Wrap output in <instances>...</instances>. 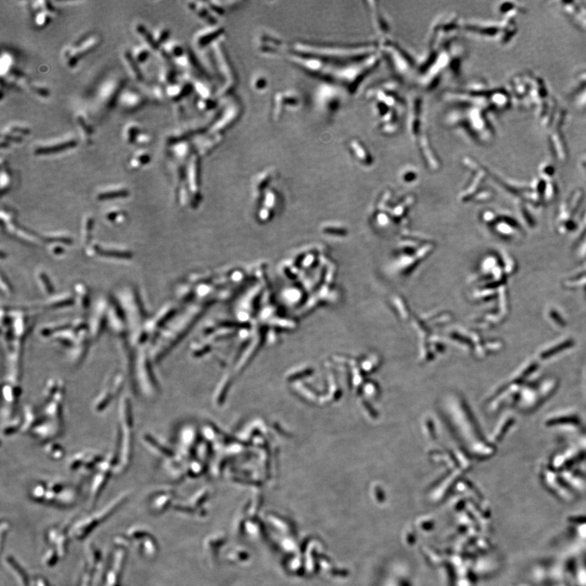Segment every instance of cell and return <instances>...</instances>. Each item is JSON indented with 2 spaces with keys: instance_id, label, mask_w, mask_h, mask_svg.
Returning a JSON list of instances; mask_svg holds the SVG:
<instances>
[{
  "instance_id": "obj_22",
  "label": "cell",
  "mask_w": 586,
  "mask_h": 586,
  "mask_svg": "<svg viewBox=\"0 0 586 586\" xmlns=\"http://www.w3.org/2000/svg\"><path fill=\"white\" fill-rule=\"evenodd\" d=\"M136 31L143 38L145 43H147V45L149 46L150 48H152V49L157 50V48H159L158 43H157V41L155 39L154 35L150 33L147 27H145L144 25H137L136 26Z\"/></svg>"
},
{
  "instance_id": "obj_26",
  "label": "cell",
  "mask_w": 586,
  "mask_h": 586,
  "mask_svg": "<svg viewBox=\"0 0 586 586\" xmlns=\"http://www.w3.org/2000/svg\"><path fill=\"white\" fill-rule=\"evenodd\" d=\"M77 121H78V123L79 124V126H81V128L84 130V132H85L87 136H91V135H92L93 132H94L92 126H91V124H90L89 122H88L87 119H86V117H85V116L84 115V114H78V116H77Z\"/></svg>"
},
{
  "instance_id": "obj_15",
  "label": "cell",
  "mask_w": 586,
  "mask_h": 586,
  "mask_svg": "<svg viewBox=\"0 0 586 586\" xmlns=\"http://www.w3.org/2000/svg\"><path fill=\"white\" fill-rule=\"evenodd\" d=\"M129 191L126 188H109L106 190L101 191L97 193L96 198L99 200H109V199H119L128 196Z\"/></svg>"
},
{
  "instance_id": "obj_20",
  "label": "cell",
  "mask_w": 586,
  "mask_h": 586,
  "mask_svg": "<svg viewBox=\"0 0 586 586\" xmlns=\"http://www.w3.org/2000/svg\"><path fill=\"white\" fill-rule=\"evenodd\" d=\"M94 219L92 216H86L84 219L83 228H82V239L84 245H90V239L92 237L93 230H94Z\"/></svg>"
},
{
  "instance_id": "obj_5",
  "label": "cell",
  "mask_w": 586,
  "mask_h": 586,
  "mask_svg": "<svg viewBox=\"0 0 586 586\" xmlns=\"http://www.w3.org/2000/svg\"><path fill=\"white\" fill-rule=\"evenodd\" d=\"M62 432V422L48 419L39 416L38 421L28 433L39 442L48 443L53 442Z\"/></svg>"
},
{
  "instance_id": "obj_19",
  "label": "cell",
  "mask_w": 586,
  "mask_h": 586,
  "mask_svg": "<svg viewBox=\"0 0 586 586\" xmlns=\"http://www.w3.org/2000/svg\"><path fill=\"white\" fill-rule=\"evenodd\" d=\"M141 126L137 123H130L124 130V138L129 144H136L139 135L142 132Z\"/></svg>"
},
{
  "instance_id": "obj_3",
  "label": "cell",
  "mask_w": 586,
  "mask_h": 586,
  "mask_svg": "<svg viewBox=\"0 0 586 586\" xmlns=\"http://www.w3.org/2000/svg\"><path fill=\"white\" fill-rule=\"evenodd\" d=\"M123 373L121 371L114 373L93 401V410L97 413L105 411L114 399L118 396L119 392L123 388Z\"/></svg>"
},
{
  "instance_id": "obj_6",
  "label": "cell",
  "mask_w": 586,
  "mask_h": 586,
  "mask_svg": "<svg viewBox=\"0 0 586 586\" xmlns=\"http://www.w3.org/2000/svg\"><path fill=\"white\" fill-rule=\"evenodd\" d=\"M109 307H110V302L108 303L107 301L105 299L100 300V302L96 305L95 309L93 311L92 316L90 317V323H88L90 338L93 340L97 339L100 336L105 326L107 325Z\"/></svg>"
},
{
  "instance_id": "obj_27",
  "label": "cell",
  "mask_w": 586,
  "mask_h": 586,
  "mask_svg": "<svg viewBox=\"0 0 586 586\" xmlns=\"http://www.w3.org/2000/svg\"><path fill=\"white\" fill-rule=\"evenodd\" d=\"M6 131L21 136H28L31 133L30 129L28 128L27 126H15V125L9 126L7 128V131Z\"/></svg>"
},
{
  "instance_id": "obj_28",
  "label": "cell",
  "mask_w": 586,
  "mask_h": 586,
  "mask_svg": "<svg viewBox=\"0 0 586 586\" xmlns=\"http://www.w3.org/2000/svg\"><path fill=\"white\" fill-rule=\"evenodd\" d=\"M10 173L7 169L2 167V172H1V188H2V192L6 190V188L8 189L10 186H11V177H10Z\"/></svg>"
},
{
  "instance_id": "obj_16",
  "label": "cell",
  "mask_w": 586,
  "mask_h": 586,
  "mask_svg": "<svg viewBox=\"0 0 586 586\" xmlns=\"http://www.w3.org/2000/svg\"><path fill=\"white\" fill-rule=\"evenodd\" d=\"M124 56H125L126 64H127L129 68L131 69V73L135 76L136 80L139 82H142L143 80V74H142V69L140 68V63L134 57L133 53L130 52V51H126L124 53Z\"/></svg>"
},
{
  "instance_id": "obj_24",
  "label": "cell",
  "mask_w": 586,
  "mask_h": 586,
  "mask_svg": "<svg viewBox=\"0 0 586 586\" xmlns=\"http://www.w3.org/2000/svg\"><path fill=\"white\" fill-rule=\"evenodd\" d=\"M126 212L123 210H120V209H116V210H110L106 214V219L108 221L112 223H124L126 220Z\"/></svg>"
},
{
  "instance_id": "obj_30",
  "label": "cell",
  "mask_w": 586,
  "mask_h": 586,
  "mask_svg": "<svg viewBox=\"0 0 586 586\" xmlns=\"http://www.w3.org/2000/svg\"><path fill=\"white\" fill-rule=\"evenodd\" d=\"M32 90L37 95L43 96V97H48V95H50V91L48 88L43 87L41 85H32Z\"/></svg>"
},
{
  "instance_id": "obj_11",
  "label": "cell",
  "mask_w": 586,
  "mask_h": 586,
  "mask_svg": "<svg viewBox=\"0 0 586 586\" xmlns=\"http://www.w3.org/2000/svg\"><path fill=\"white\" fill-rule=\"evenodd\" d=\"M77 141L75 140H68L62 142H57L56 144L43 145L38 146L34 149L35 155H49L64 152L67 149H70L76 147Z\"/></svg>"
},
{
  "instance_id": "obj_1",
  "label": "cell",
  "mask_w": 586,
  "mask_h": 586,
  "mask_svg": "<svg viewBox=\"0 0 586 586\" xmlns=\"http://www.w3.org/2000/svg\"><path fill=\"white\" fill-rule=\"evenodd\" d=\"M118 425V446L114 471L121 473L129 468L133 451V412L127 395L121 396L119 401Z\"/></svg>"
},
{
  "instance_id": "obj_7",
  "label": "cell",
  "mask_w": 586,
  "mask_h": 586,
  "mask_svg": "<svg viewBox=\"0 0 586 586\" xmlns=\"http://www.w3.org/2000/svg\"><path fill=\"white\" fill-rule=\"evenodd\" d=\"M122 84L120 82H109L103 85L100 90V100L104 101L108 106H112L114 103L119 99L121 94Z\"/></svg>"
},
{
  "instance_id": "obj_2",
  "label": "cell",
  "mask_w": 586,
  "mask_h": 586,
  "mask_svg": "<svg viewBox=\"0 0 586 586\" xmlns=\"http://www.w3.org/2000/svg\"><path fill=\"white\" fill-rule=\"evenodd\" d=\"M133 359V374L139 391L150 398L157 394V384L152 370V359L147 345L136 348Z\"/></svg>"
},
{
  "instance_id": "obj_14",
  "label": "cell",
  "mask_w": 586,
  "mask_h": 586,
  "mask_svg": "<svg viewBox=\"0 0 586 586\" xmlns=\"http://www.w3.org/2000/svg\"><path fill=\"white\" fill-rule=\"evenodd\" d=\"M74 292L76 295L75 299L79 301V307L84 309H87L90 305V292L87 287L84 283L78 282L74 285Z\"/></svg>"
},
{
  "instance_id": "obj_18",
  "label": "cell",
  "mask_w": 586,
  "mask_h": 586,
  "mask_svg": "<svg viewBox=\"0 0 586 586\" xmlns=\"http://www.w3.org/2000/svg\"><path fill=\"white\" fill-rule=\"evenodd\" d=\"M45 451L47 455L53 460H61L65 454L64 448L59 444L56 442H51L47 443L45 446Z\"/></svg>"
},
{
  "instance_id": "obj_23",
  "label": "cell",
  "mask_w": 586,
  "mask_h": 586,
  "mask_svg": "<svg viewBox=\"0 0 586 586\" xmlns=\"http://www.w3.org/2000/svg\"><path fill=\"white\" fill-rule=\"evenodd\" d=\"M37 279H38V284H39L41 290L43 292H45V294L53 296L54 293V286L51 282L50 278L48 277L47 273H45L44 271H39L37 274Z\"/></svg>"
},
{
  "instance_id": "obj_9",
  "label": "cell",
  "mask_w": 586,
  "mask_h": 586,
  "mask_svg": "<svg viewBox=\"0 0 586 586\" xmlns=\"http://www.w3.org/2000/svg\"><path fill=\"white\" fill-rule=\"evenodd\" d=\"M119 101L125 110L132 111L142 107L144 104V98L136 90H126L121 92Z\"/></svg>"
},
{
  "instance_id": "obj_13",
  "label": "cell",
  "mask_w": 586,
  "mask_h": 586,
  "mask_svg": "<svg viewBox=\"0 0 586 586\" xmlns=\"http://www.w3.org/2000/svg\"><path fill=\"white\" fill-rule=\"evenodd\" d=\"M74 302L75 297L68 293H64L51 297L47 303H45V307L49 308H64L74 304Z\"/></svg>"
},
{
  "instance_id": "obj_17",
  "label": "cell",
  "mask_w": 586,
  "mask_h": 586,
  "mask_svg": "<svg viewBox=\"0 0 586 586\" xmlns=\"http://www.w3.org/2000/svg\"><path fill=\"white\" fill-rule=\"evenodd\" d=\"M151 161V156L149 153L145 151L136 152L133 157L129 161V167L131 169H139L149 163Z\"/></svg>"
},
{
  "instance_id": "obj_12",
  "label": "cell",
  "mask_w": 586,
  "mask_h": 586,
  "mask_svg": "<svg viewBox=\"0 0 586 586\" xmlns=\"http://www.w3.org/2000/svg\"><path fill=\"white\" fill-rule=\"evenodd\" d=\"M33 10H34V24L38 27L43 28L48 26L52 21L51 12L44 9L42 1L33 2Z\"/></svg>"
},
{
  "instance_id": "obj_10",
  "label": "cell",
  "mask_w": 586,
  "mask_h": 586,
  "mask_svg": "<svg viewBox=\"0 0 586 586\" xmlns=\"http://www.w3.org/2000/svg\"><path fill=\"white\" fill-rule=\"evenodd\" d=\"M565 12L574 19L575 22L586 29V4L581 2L580 6L577 2H562Z\"/></svg>"
},
{
  "instance_id": "obj_8",
  "label": "cell",
  "mask_w": 586,
  "mask_h": 586,
  "mask_svg": "<svg viewBox=\"0 0 586 586\" xmlns=\"http://www.w3.org/2000/svg\"><path fill=\"white\" fill-rule=\"evenodd\" d=\"M90 256H100L110 257V258L130 259L132 257V252L129 250H119L114 248L102 247L100 245H92L90 248V251H88Z\"/></svg>"
},
{
  "instance_id": "obj_25",
  "label": "cell",
  "mask_w": 586,
  "mask_h": 586,
  "mask_svg": "<svg viewBox=\"0 0 586 586\" xmlns=\"http://www.w3.org/2000/svg\"><path fill=\"white\" fill-rule=\"evenodd\" d=\"M133 56L136 60L141 64L147 61L150 56V52L147 48L142 46H138L134 49Z\"/></svg>"
},
{
  "instance_id": "obj_21",
  "label": "cell",
  "mask_w": 586,
  "mask_h": 586,
  "mask_svg": "<svg viewBox=\"0 0 586 586\" xmlns=\"http://www.w3.org/2000/svg\"><path fill=\"white\" fill-rule=\"evenodd\" d=\"M13 57L8 53H2L0 58V74L3 78L11 74L13 69Z\"/></svg>"
},
{
  "instance_id": "obj_4",
  "label": "cell",
  "mask_w": 586,
  "mask_h": 586,
  "mask_svg": "<svg viewBox=\"0 0 586 586\" xmlns=\"http://www.w3.org/2000/svg\"><path fill=\"white\" fill-rule=\"evenodd\" d=\"M100 38L96 34L86 35L77 43L67 48L64 52V56L66 58V63L68 66L74 68L76 66L79 60L95 50L100 44Z\"/></svg>"
},
{
  "instance_id": "obj_29",
  "label": "cell",
  "mask_w": 586,
  "mask_h": 586,
  "mask_svg": "<svg viewBox=\"0 0 586 586\" xmlns=\"http://www.w3.org/2000/svg\"><path fill=\"white\" fill-rule=\"evenodd\" d=\"M152 141V136L150 135L147 131H142L141 133L139 135L138 138L136 140V144L137 145H147L149 144Z\"/></svg>"
}]
</instances>
